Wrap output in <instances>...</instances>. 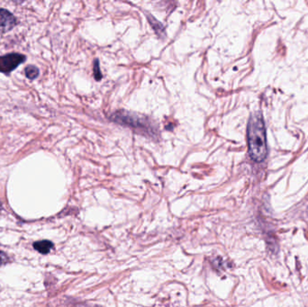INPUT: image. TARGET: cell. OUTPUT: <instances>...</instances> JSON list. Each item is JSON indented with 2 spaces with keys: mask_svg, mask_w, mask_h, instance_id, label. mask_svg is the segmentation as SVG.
I'll return each mask as SVG.
<instances>
[{
  "mask_svg": "<svg viewBox=\"0 0 308 307\" xmlns=\"http://www.w3.org/2000/svg\"><path fill=\"white\" fill-rule=\"evenodd\" d=\"M247 136L251 159L257 162L263 161L267 156V139L265 125L260 113H255L250 117Z\"/></svg>",
  "mask_w": 308,
  "mask_h": 307,
  "instance_id": "6da1fadb",
  "label": "cell"
},
{
  "mask_svg": "<svg viewBox=\"0 0 308 307\" xmlns=\"http://www.w3.org/2000/svg\"><path fill=\"white\" fill-rule=\"evenodd\" d=\"M112 120L117 123L133 128L134 131H137L139 133L146 136L154 138L158 136V129L148 117L136 115L134 113L119 111L112 116Z\"/></svg>",
  "mask_w": 308,
  "mask_h": 307,
  "instance_id": "7a4b0ae2",
  "label": "cell"
},
{
  "mask_svg": "<svg viewBox=\"0 0 308 307\" xmlns=\"http://www.w3.org/2000/svg\"><path fill=\"white\" fill-rule=\"evenodd\" d=\"M26 61L27 57L21 53H8L0 56V72L9 74Z\"/></svg>",
  "mask_w": 308,
  "mask_h": 307,
  "instance_id": "3957f363",
  "label": "cell"
},
{
  "mask_svg": "<svg viewBox=\"0 0 308 307\" xmlns=\"http://www.w3.org/2000/svg\"><path fill=\"white\" fill-rule=\"evenodd\" d=\"M16 24V18L12 13L6 9H0V34L9 32Z\"/></svg>",
  "mask_w": 308,
  "mask_h": 307,
  "instance_id": "277c9868",
  "label": "cell"
},
{
  "mask_svg": "<svg viewBox=\"0 0 308 307\" xmlns=\"http://www.w3.org/2000/svg\"><path fill=\"white\" fill-rule=\"evenodd\" d=\"M53 244L49 241H41L33 244V248L42 254H47L53 248Z\"/></svg>",
  "mask_w": 308,
  "mask_h": 307,
  "instance_id": "5b68a950",
  "label": "cell"
},
{
  "mask_svg": "<svg viewBox=\"0 0 308 307\" xmlns=\"http://www.w3.org/2000/svg\"><path fill=\"white\" fill-rule=\"evenodd\" d=\"M25 73H26L27 79L35 80L39 76V69H38L37 67H35L33 65H29L25 69Z\"/></svg>",
  "mask_w": 308,
  "mask_h": 307,
  "instance_id": "8992f818",
  "label": "cell"
},
{
  "mask_svg": "<svg viewBox=\"0 0 308 307\" xmlns=\"http://www.w3.org/2000/svg\"><path fill=\"white\" fill-rule=\"evenodd\" d=\"M147 17H148V19H149L151 25H152V26L154 27V29H155L156 32H157L159 35H164V29H163V27L159 24V22L157 21L154 17H152V16H150V14L149 15H147Z\"/></svg>",
  "mask_w": 308,
  "mask_h": 307,
  "instance_id": "52a82bcc",
  "label": "cell"
},
{
  "mask_svg": "<svg viewBox=\"0 0 308 307\" xmlns=\"http://www.w3.org/2000/svg\"><path fill=\"white\" fill-rule=\"evenodd\" d=\"M94 71H95V78H96L97 80H100L102 74L100 73V70H99V65H98V61H96V63H95Z\"/></svg>",
  "mask_w": 308,
  "mask_h": 307,
  "instance_id": "ba28073f",
  "label": "cell"
},
{
  "mask_svg": "<svg viewBox=\"0 0 308 307\" xmlns=\"http://www.w3.org/2000/svg\"><path fill=\"white\" fill-rule=\"evenodd\" d=\"M7 261H8L7 256L4 252L0 251V265L5 264Z\"/></svg>",
  "mask_w": 308,
  "mask_h": 307,
  "instance_id": "9c48e42d",
  "label": "cell"
}]
</instances>
